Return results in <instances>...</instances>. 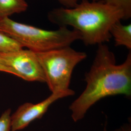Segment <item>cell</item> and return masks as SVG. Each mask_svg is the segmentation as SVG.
<instances>
[{"mask_svg":"<svg viewBox=\"0 0 131 131\" xmlns=\"http://www.w3.org/2000/svg\"><path fill=\"white\" fill-rule=\"evenodd\" d=\"M113 131H131V125L130 123H125L121 125L119 128Z\"/></svg>","mask_w":131,"mask_h":131,"instance_id":"cell-13","label":"cell"},{"mask_svg":"<svg viewBox=\"0 0 131 131\" xmlns=\"http://www.w3.org/2000/svg\"><path fill=\"white\" fill-rule=\"evenodd\" d=\"M11 109H8L0 117V131H12L11 127Z\"/></svg>","mask_w":131,"mask_h":131,"instance_id":"cell-11","label":"cell"},{"mask_svg":"<svg viewBox=\"0 0 131 131\" xmlns=\"http://www.w3.org/2000/svg\"><path fill=\"white\" fill-rule=\"evenodd\" d=\"M103 131H107V128H106V126H105L104 129H103Z\"/></svg>","mask_w":131,"mask_h":131,"instance_id":"cell-15","label":"cell"},{"mask_svg":"<svg viewBox=\"0 0 131 131\" xmlns=\"http://www.w3.org/2000/svg\"><path fill=\"white\" fill-rule=\"evenodd\" d=\"M23 48L18 42L0 32V53L13 52Z\"/></svg>","mask_w":131,"mask_h":131,"instance_id":"cell-9","label":"cell"},{"mask_svg":"<svg viewBox=\"0 0 131 131\" xmlns=\"http://www.w3.org/2000/svg\"><path fill=\"white\" fill-rule=\"evenodd\" d=\"M49 20L59 27L70 26L79 33L86 46L109 42L113 25L123 20L121 10L103 0H81L72 8H54L48 14Z\"/></svg>","mask_w":131,"mask_h":131,"instance_id":"cell-2","label":"cell"},{"mask_svg":"<svg viewBox=\"0 0 131 131\" xmlns=\"http://www.w3.org/2000/svg\"><path fill=\"white\" fill-rule=\"evenodd\" d=\"M109 5L121 10L124 15L123 20H128L131 17V0H103Z\"/></svg>","mask_w":131,"mask_h":131,"instance_id":"cell-10","label":"cell"},{"mask_svg":"<svg viewBox=\"0 0 131 131\" xmlns=\"http://www.w3.org/2000/svg\"><path fill=\"white\" fill-rule=\"evenodd\" d=\"M125 60L116 64L115 56L105 44L99 45L90 70L84 75L86 86L69 109L73 122L84 118L95 104L106 97L131 96V52Z\"/></svg>","mask_w":131,"mask_h":131,"instance_id":"cell-1","label":"cell"},{"mask_svg":"<svg viewBox=\"0 0 131 131\" xmlns=\"http://www.w3.org/2000/svg\"><path fill=\"white\" fill-rule=\"evenodd\" d=\"M28 7L25 0H0V19L24 12Z\"/></svg>","mask_w":131,"mask_h":131,"instance_id":"cell-8","label":"cell"},{"mask_svg":"<svg viewBox=\"0 0 131 131\" xmlns=\"http://www.w3.org/2000/svg\"><path fill=\"white\" fill-rule=\"evenodd\" d=\"M0 32L35 52L70 46L80 40L79 33L66 27L47 30L21 24L9 19H0Z\"/></svg>","mask_w":131,"mask_h":131,"instance_id":"cell-3","label":"cell"},{"mask_svg":"<svg viewBox=\"0 0 131 131\" xmlns=\"http://www.w3.org/2000/svg\"><path fill=\"white\" fill-rule=\"evenodd\" d=\"M57 2L65 8H72L75 6L81 0H57ZM97 1V0H92Z\"/></svg>","mask_w":131,"mask_h":131,"instance_id":"cell-12","label":"cell"},{"mask_svg":"<svg viewBox=\"0 0 131 131\" xmlns=\"http://www.w3.org/2000/svg\"><path fill=\"white\" fill-rule=\"evenodd\" d=\"M110 33L115 41L116 46H124L131 50V24L124 25L121 21L114 24Z\"/></svg>","mask_w":131,"mask_h":131,"instance_id":"cell-7","label":"cell"},{"mask_svg":"<svg viewBox=\"0 0 131 131\" xmlns=\"http://www.w3.org/2000/svg\"><path fill=\"white\" fill-rule=\"evenodd\" d=\"M3 64L12 69L16 76L29 82L45 83L46 80L37 53L23 49L0 53Z\"/></svg>","mask_w":131,"mask_h":131,"instance_id":"cell-5","label":"cell"},{"mask_svg":"<svg viewBox=\"0 0 131 131\" xmlns=\"http://www.w3.org/2000/svg\"><path fill=\"white\" fill-rule=\"evenodd\" d=\"M74 94L75 92L70 89L65 92L52 93L47 98L38 103H26L21 105L11 116V131L23 130L35 120L41 118L52 103L60 99Z\"/></svg>","mask_w":131,"mask_h":131,"instance_id":"cell-6","label":"cell"},{"mask_svg":"<svg viewBox=\"0 0 131 131\" xmlns=\"http://www.w3.org/2000/svg\"><path fill=\"white\" fill-rule=\"evenodd\" d=\"M0 64H3V65H4L3 64V60L2 59V58L0 57Z\"/></svg>","mask_w":131,"mask_h":131,"instance_id":"cell-14","label":"cell"},{"mask_svg":"<svg viewBox=\"0 0 131 131\" xmlns=\"http://www.w3.org/2000/svg\"><path fill=\"white\" fill-rule=\"evenodd\" d=\"M45 75L46 83L52 93L70 90L73 71L87 57V54L70 46L36 52Z\"/></svg>","mask_w":131,"mask_h":131,"instance_id":"cell-4","label":"cell"}]
</instances>
